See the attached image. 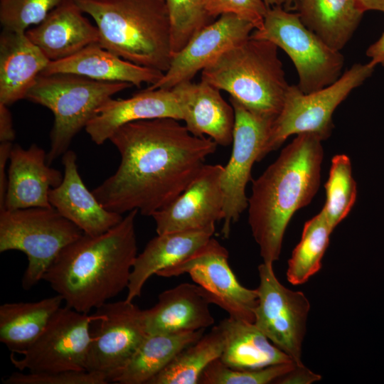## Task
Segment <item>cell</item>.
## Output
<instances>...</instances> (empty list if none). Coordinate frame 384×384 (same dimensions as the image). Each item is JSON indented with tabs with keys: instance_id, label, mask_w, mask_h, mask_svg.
Returning <instances> with one entry per match:
<instances>
[{
	"instance_id": "cell-1",
	"label": "cell",
	"mask_w": 384,
	"mask_h": 384,
	"mask_svg": "<svg viewBox=\"0 0 384 384\" xmlns=\"http://www.w3.org/2000/svg\"><path fill=\"white\" fill-rule=\"evenodd\" d=\"M178 121H134L112 134L109 141L119 153V165L92 191L103 207L121 215L137 210L151 216L188 187L218 144L192 134Z\"/></svg>"
},
{
	"instance_id": "cell-2",
	"label": "cell",
	"mask_w": 384,
	"mask_h": 384,
	"mask_svg": "<svg viewBox=\"0 0 384 384\" xmlns=\"http://www.w3.org/2000/svg\"><path fill=\"white\" fill-rule=\"evenodd\" d=\"M138 213L129 211L102 234L83 233L59 252L42 280L63 298L65 306L90 314L127 289L137 256Z\"/></svg>"
},
{
	"instance_id": "cell-3",
	"label": "cell",
	"mask_w": 384,
	"mask_h": 384,
	"mask_svg": "<svg viewBox=\"0 0 384 384\" xmlns=\"http://www.w3.org/2000/svg\"><path fill=\"white\" fill-rule=\"evenodd\" d=\"M322 139L302 133L255 181L248 198V223L263 262L279 259L286 228L294 213L307 206L321 181Z\"/></svg>"
},
{
	"instance_id": "cell-4",
	"label": "cell",
	"mask_w": 384,
	"mask_h": 384,
	"mask_svg": "<svg viewBox=\"0 0 384 384\" xmlns=\"http://www.w3.org/2000/svg\"><path fill=\"white\" fill-rule=\"evenodd\" d=\"M74 1L94 20L102 47L141 66L169 69L171 22L164 0Z\"/></svg>"
},
{
	"instance_id": "cell-5",
	"label": "cell",
	"mask_w": 384,
	"mask_h": 384,
	"mask_svg": "<svg viewBox=\"0 0 384 384\" xmlns=\"http://www.w3.org/2000/svg\"><path fill=\"white\" fill-rule=\"evenodd\" d=\"M201 80L227 92L252 112L274 119L281 111L289 86L278 47L250 37L202 70Z\"/></svg>"
},
{
	"instance_id": "cell-6",
	"label": "cell",
	"mask_w": 384,
	"mask_h": 384,
	"mask_svg": "<svg viewBox=\"0 0 384 384\" xmlns=\"http://www.w3.org/2000/svg\"><path fill=\"white\" fill-rule=\"evenodd\" d=\"M132 86L128 82L98 81L70 73L41 74L25 99L47 107L53 114L48 164L50 165L68 150L74 137L85 128L106 101Z\"/></svg>"
},
{
	"instance_id": "cell-7",
	"label": "cell",
	"mask_w": 384,
	"mask_h": 384,
	"mask_svg": "<svg viewBox=\"0 0 384 384\" xmlns=\"http://www.w3.org/2000/svg\"><path fill=\"white\" fill-rule=\"evenodd\" d=\"M82 234L53 206L0 210V252L18 250L27 256L25 290L42 280L59 252Z\"/></svg>"
},
{
	"instance_id": "cell-8",
	"label": "cell",
	"mask_w": 384,
	"mask_h": 384,
	"mask_svg": "<svg viewBox=\"0 0 384 384\" xmlns=\"http://www.w3.org/2000/svg\"><path fill=\"white\" fill-rule=\"evenodd\" d=\"M368 63H355L332 84L310 93L289 85L281 111L272 122L267 140L260 156L261 161L278 149L292 134L312 133L324 141L334 128L332 115L349 94L373 73Z\"/></svg>"
},
{
	"instance_id": "cell-9",
	"label": "cell",
	"mask_w": 384,
	"mask_h": 384,
	"mask_svg": "<svg viewBox=\"0 0 384 384\" xmlns=\"http://www.w3.org/2000/svg\"><path fill=\"white\" fill-rule=\"evenodd\" d=\"M250 37L271 41L287 54L298 73L297 86L304 93L324 88L342 75L344 58L340 50L306 28L297 13L270 7L262 27Z\"/></svg>"
},
{
	"instance_id": "cell-10",
	"label": "cell",
	"mask_w": 384,
	"mask_h": 384,
	"mask_svg": "<svg viewBox=\"0 0 384 384\" xmlns=\"http://www.w3.org/2000/svg\"><path fill=\"white\" fill-rule=\"evenodd\" d=\"M102 316L99 310L85 314L61 306L33 343L19 353L21 358L11 353V363L19 371L35 373L86 370L90 326Z\"/></svg>"
},
{
	"instance_id": "cell-11",
	"label": "cell",
	"mask_w": 384,
	"mask_h": 384,
	"mask_svg": "<svg viewBox=\"0 0 384 384\" xmlns=\"http://www.w3.org/2000/svg\"><path fill=\"white\" fill-rule=\"evenodd\" d=\"M260 282L254 324L296 364H303L302 346L306 332L310 303L300 291L284 286L276 277L272 264L258 266Z\"/></svg>"
},
{
	"instance_id": "cell-12",
	"label": "cell",
	"mask_w": 384,
	"mask_h": 384,
	"mask_svg": "<svg viewBox=\"0 0 384 384\" xmlns=\"http://www.w3.org/2000/svg\"><path fill=\"white\" fill-rule=\"evenodd\" d=\"M235 112L233 148L229 161L221 176L224 196L223 224L221 234L230 235L231 225L239 220L247 208L245 188L251 180V170L267 140L274 118L252 112L235 99L230 97Z\"/></svg>"
},
{
	"instance_id": "cell-13",
	"label": "cell",
	"mask_w": 384,
	"mask_h": 384,
	"mask_svg": "<svg viewBox=\"0 0 384 384\" xmlns=\"http://www.w3.org/2000/svg\"><path fill=\"white\" fill-rule=\"evenodd\" d=\"M185 273L206 291L211 304L230 317L254 323L257 289L246 288L238 282L228 264L227 249L215 239L211 238L189 257L156 275L171 277Z\"/></svg>"
},
{
	"instance_id": "cell-14",
	"label": "cell",
	"mask_w": 384,
	"mask_h": 384,
	"mask_svg": "<svg viewBox=\"0 0 384 384\" xmlns=\"http://www.w3.org/2000/svg\"><path fill=\"white\" fill-rule=\"evenodd\" d=\"M87 352L85 370L110 378L131 358L147 334L144 310L126 299L108 302L100 309Z\"/></svg>"
},
{
	"instance_id": "cell-15",
	"label": "cell",
	"mask_w": 384,
	"mask_h": 384,
	"mask_svg": "<svg viewBox=\"0 0 384 384\" xmlns=\"http://www.w3.org/2000/svg\"><path fill=\"white\" fill-rule=\"evenodd\" d=\"M254 26L232 14H225L203 28L173 55L169 69L149 89H171L191 81L197 73L230 48L248 39Z\"/></svg>"
},
{
	"instance_id": "cell-16",
	"label": "cell",
	"mask_w": 384,
	"mask_h": 384,
	"mask_svg": "<svg viewBox=\"0 0 384 384\" xmlns=\"http://www.w3.org/2000/svg\"><path fill=\"white\" fill-rule=\"evenodd\" d=\"M223 168L220 164H205L178 197L154 213L157 234L202 229L222 220Z\"/></svg>"
},
{
	"instance_id": "cell-17",
	"label": "cell",
	"mask_w": 384,
	"mask_h": 384,
	"mask_svg": "<svg viewBox=\"0 0 384 384\" xmlns=\"http://www.w3.org/2000/svg\"><path fill=\"white\" fill-rule=\"evenodd\" d=\"M63 178V174L48 164L43 149L36 144L27 149L13 144L4 209L52 206L49 192L58 186Z\"/></svg>"
},
{
	"instance_id": "cell-18",
	"label": "cell",
	"mask_w": 384,
	"mask_h": 384,
	"mask_svg": "<svg viewBox=\"0 0 384 384\" xmlns=\"http://www.w3.org/2000/svg\"><path fill=\"white\" fill-rule=\"evenodd\" d=\"M158 118L183 119L180 102L172 88H147L127 99L112 97L97 110L85 129L95 144L101 145L124 124Z\"/></svg>"
},
{
	"instance_id": "cell-19",
	"label": "cell",
	"mask_w": 384,
	"mask_h": 384,
	"mask_svg": "<svg viewBox=\"0 0 384 384\" xmlns=\"http://www.w3.org/2000/svg\"><path fill=\"white\" fill-rule=\"evenodd\" d=\"M60 184L49 192V201L63 217L85 234L100 235L118 224L124 216L106 209L85 185L78 171L77 155L68 150L62 157Z\"/></svg>"
},
{
	"instance_id": "cell-20",
	"label": "cell",
	"mask_w": 384,
	"mask_h": 384,
	"mask_svg": "<svg viewBox=\"0 0 384 384\" xmlns=\"http://www.w3.org/2000/svg\"><path fill=\"white\" fill-rule=\"evenodd\" d=\"M84 14L74 0H63L26 34L50 61L68 58L99 43L98 28Z\"/></svg>"
},
{
	"instance_id": "cell-21",
	"label": "cell",
	"mask_w": 384,
	"mask_h": 384,
	"mask_svg": "<svg viewBox=\"0 0 384 384\" xmlns=\"http://www.w3.org/2000/svg\"><path fill=\"white\" fill-rule=\"evenodd\" d=\"M172 89L180 102L185 126L192 134H206L223 146L232 144L235 112L219 89L203 80L181 82Z\"/></svg>"
},
{
	"instance_id": "cell-22",
	"label": "cell",
	"mask_w": 384,
	"mask_h": 384,
	"mask_svg": "<svg viewBox=\"0 0 384 384\" xmlns=\"http://www.w3.org/2000/svg\"><path fill=\"white\" fill-rule=\"evenodd\" d=\"M206 291L197 284L181 283L162 292L144 310L147 334L206 329L214 324Z\"/></svg>"
},
{
	"instance_id": "cell-23",
	"label": "cell",
	"mask_w": 384,
	"mask_h": 384,
	"mask_svg": "<svg viewBox=\"0 0 384 384\" xmlns=\"http://www.w3.org/2000/svg\"><path fill=\"white\" fill-rule=\"evenodd\" d=\"M49 63L26 31L3 29L0 35V102L9 106L25 99Z\"/></svg>"
},
{
	"instance_id": "cell-24",
	"label": "cell",
	"mask_w": 384,
	"mask_h": 384,
	"mask_svg": "<svg viewBox=\"0 0 384 384\" xmlns=\"http://www.w3.org/2000/svg\"><path fill=\"white\" fill-rule=\"evenodd\" d=\"M70 73L104 82H128L140 87L144 82L153 85L164 73L124 60L102 47L91 44L75 54L50 61L41 75Z\"/></svg>"
},
{
	"instance_id": "cell-25",
	"label": "cell",
	"mask_w": 384,
	"mask_h": 384,
	"mask_svg": "<svg viewBox=\"0 0 384 384\" xmlns=\"http://www.w3.org/2000/svg\"><path fill=\"white\" fill-rule=\"evenodd\" d=\"M215 229L213 225L202 229L157 234L136 257L125 299L133 301L140 297L150 277L189 257L212 238Z\"/></svg>"
},
{
	"instance_id": "cell-26",
	"label": "cell",
	"mask_w": 384,
	"mask_h": 384,
	"mask_svg": "<svg viewBox=\"0 0 384 384\" xmlns=\"http://www.w3.org/2000/svg\"><path fill=\"white\" fill-rule=\"evenodd\" d=\"M205 329L147 334L131 358L110 380L119 384H148L182 349L198 341Z\"/></svg>"
},
{
	"instance_id": "cell-27",
	"label": "cell",
	"mask_w": 384,
	"mask_h": 384,
	"mask_svg": "<svg viewBox=\"0 0 384 384\" xmlns=\"http://www.w3.org/2000/svg\"><path fill=\"white\" fill-rule=\"evenodd\" d=\"M219 325L225 338L220 359L228 367L252 370L294 362L274 346L254 323L228 316Z\"/></svg>"
},
{
	"instance_id": "cell-28",
	"label": "cell",
	"mask_w": 384,
	"mask_h": 384,
	"mask_svg": "<svg viewBox=\"0 0 384 384\" xmlns=\"http://www.w3.org/2000/svg\"><path fill=\"white\" fill-rule=\"evenodd\" d=\"M300 20L331 48L341 50L365 12L357 0H294Z\"/></svg>"
},
{
	"instance_id": "cell-29",
	"label": "cell",
	"mask_w": 384,
	"mask_h": 384,
	"mask_svg": "<svg viewBox=\"0 0 384 384\" xmlns=\"http://www.w3.org/2000/svg\"><path fill=\"white\" fill-rule=\"evenodd\" d=\"M63 299L56 294L35 302H6L0 306V341L19 354L43 331Z\"/></svg>"
},
{
	"instance_id": "cell-30",
	"label": "cell",
	"mask_w": 384,
	"mask_h": 384,
	"mask_svg": "<svg viewBox=\"0 0 384 384\" xmlns=\"http://www.w3.org/2000/svg\"><path fill=\"white\" fill-rule=\"evenodd\" d=\"M225 338L219 324L178 352L148 384H198L206 368L220 358Z\"/></svg>"
},
{
	"instance_id": "cell-31",
	"label": "cell",
	"mask_w": 384,
	"mask_h": 384,
	"mask_svg": "<svg viewBox=\"0 0 384 384\" xmlns=\"http://www.w3.org/2000/svg\"><path fill=\"white\" fill-rule=\"evenodd\" d=\"M332 232L322 210L305 223L301 240L288 260L289 282L293 285L303 284L320 270Z\"/></svg>"
},
{
	"instance_id": "cell-32",
	"label": "cell",
	"mask_w": 384,
	"mask_h": 384,
	"mask_svg": "<svg viewBox=\"0 0 384 384\" xmlns=\"http://www.w3.org/2000/svg\"><path fill=\"white\" fill-rule=\"evenodd\" d=\"M326 200L322 210L332 230L349 213L357 196V186L352 175L349 157L337 154L331 159L329 178L325 184Z\"/></svg>"
},
{
	"instance_id": "cell-33",
	"label": "cell",
	"mask_w": 384,
	"mask_h": 384,
	"mask_svg": "<svg viewBox=\"0 0 384 384\" xmlns=\"http://www.w3.org/2000/svg\"><path fill=\"white\" fill-rule=\"evenodd\" d=\"M164 1L170 18L171 52L174 55L215 18L208 14L206 0Z\"/></svg>"
},
{
	"instance_id": "cell-34",
	"label": "cell",
	"mask_w": 384,
	"mask_h": 384,
	"mask_svg": "<svg viewBox=\"0 0 384 384\" xmlns=\"http://www.w3.org/2000/svg\"><path fill=\"white\" fill-rule=\"evenodd\" d=\"M294 362L273 365L259 369H235L217 358L203 372L198 384H268L291 370Z\"/></svg>"
},
{
	"instance_id": "cell-35",
	"label": "cell",
	"mask_w": 384,
	"mask_h": 384,
	"mask_svg": "<svg viewBox=\"0 0 384 384\" xmlns=\"http://www.w3.org/2000/svg\"><path fill=\"white\" fill-rule=\"evenodd\" d=\"M63 0H0L3 29L26 31L40 23Z\"/></svg>"
},
{
	"instance_id": "cell-36",
	"label": "cell",
	"mask_w": 384,
	"mask_h": 384,
	"mask_svg": "<svg viewBox=\"0 0 384 384\" xmlns=\"http://www.w3.org/2000/svg\"><path fill=\"white\" fill-rule=\"evenodd\" d=\"M4 384H106L107 378L87 370L55 373L16 371L2 380Z\"/></svg>"
},
{
	"instance_id": "cell-37",
	"label": "cell",
	"mask_w": 384,
	"mask_h": 384,
	"mask_svg": "<svg viewBox=\"0 0 384 384\" xmlns=\"http://www.w3.org/2000/svg\"><path fill=\"white\" fill-rule=\"evenodd\" d=\"M206 6L213 18L232 14L251 23L255 30L262 27L270 8L263 0H206Z\"/></svg>"
},
{
	"instance_id": "cell-38",
	"label": "cell",
	"mask_w": 384,
	"mask_h": 384,
	"mask_svg": "<svg viewBox=\"0 0 384 384\" xmlns=\"http://www.w3.org/2000/svg\"><path fill=\"white\" fill-rule=\"evenodd\" d=\"M321 379V375L306 368L304 364H296L294 368L279 378L276 384H311Z\"/></svg>"
},
{
	"instance_id": "cell-39",
	"label": "cell",
	"mask_w": 384,
	"mask_h": 384,
	"mask_svg": "<svg viewBox=\"0 0 384 384\" xmlns=\"http://www.w3.org/2000/svg\"><path fill=\"white\" fill-rule=\"evenodd\" d=\"M12 142H1L0 144V210L4 208L7 189V175L6 166L9 161Z\"/></svg>"
},
{
	"instance_id": "cell-40",
	"label": "cell",
	"mask_w": 384,
	"mask_h": 384,
	"mask_svg": "<svg viewBox=\"0 0 384 384\" xmlns=\"http://www.w3.org/2000/svg\"><path fill=\"white\" fill-rule=\"evenodd\" d=\"M15 136L9 106L0 102V142H12Z\"/></svg>"
},
{
	"instance_id": "cell-41",
	"label": "cell",
	"mask_w": 384,
	"mask_h": 384,
	"mask_svg": "<svg viewBox=\"0 0 384 384\" xmlns=\"http://www.w3.org/2000/svg\"><path fill=\"white\" fill-rule=\"evenodd\" d=\"M366 55L370 58V63L374 66L380 64L384 67V32L368 48Z\"/></svg>"
},
{
	"instance_id": "cell-42",
	"label": "cell",
	"mask_w": 384,
	"mask_h": 384,
	"mask_svg": "<svg viewBox=\"0 0 384 384\" xmlns=\"http://www.w3.org/2000/svg\"><path fill=\"white\" fill-rule=\"evenodd\" d=\"M364 11H379L384 13V0H357Z\"/></svg>"
},
{
	"instance_id": "cell-43",
	"label": "cell",
	"mask_w": 384,
	"mask_h": 384,
	"mask_svg": "<svg viewBox=\"0 0 384 384\" xmlns=\"http://www.w3.org/2000/svg\"><path fill=\"white\" fill-rule=\"evenodd\" d=\"M269 6H284V9L289 10L294 4V0H263Z\"/></svg>"
}]
</instances>
